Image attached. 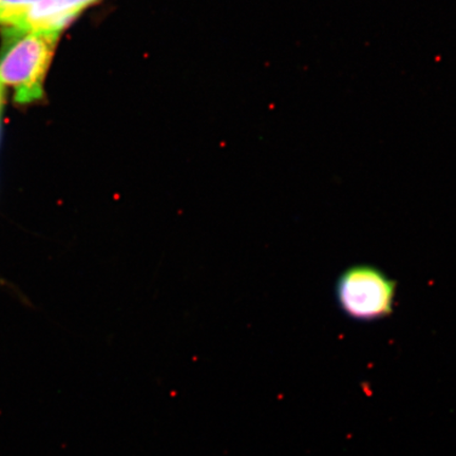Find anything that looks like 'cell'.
Returning a JSON list of instances; mask_svg holds the SVG:
<instances>
[{
	"label": "cell",
	"instance_id": "obj_1",
	"mask_svg": "<svg viewBox=\"0 0 456 456\" xmlns=\"http://www.w3.org/2000/svg\"><path fill=\"white\" fill-rule=\"evenodd\" d=\"M61 33L41 28H4L0 49V85L14 90V101H41L44 82Z\"/></svg>",
	"mask_w": 456,
	"mask_h": 456
},
{
	"label": "cell",
	"instance_id": "obj_2",
	"mask_svg": "<svg viewBox=\"0 0 456 456\" xmlns=\"http://www.w3.org/2000/svg\"><path fill=\"white\" fill-rule=\"evenodd\" d=\"M395 296L396 282L369 265L349 267L336 284L340 310L357 322H376L390 316Z\"/></svg>",
	"mask_w": 456,
	"mask_h": 456
},
{
	"label": "cell",
	"instance_id": "obj_3",
	"mask_svg": "<svg viewBox=\"0 0 456 456\" xmlns=\"http://www.w3.org/2000/svg\"><path fill=\"white\" fill-rule=\"evenodd\" d=\"M101 0H39L32 5L19 27L61 33L86 9Z\"/></svg>",
	"mask_w": 456,
	"mask_h": 456
},
{
	"label": "cell",
	"instance_id": "obj_4",
	"mask_svg": "<svg viewBox=\"0 0 456 456\" xmlns=\"http://www.w3.org/2000/svg\"><path fill=\"white\" fill-rule=\"evenodd\" d=\"M39 0H0V26L19 27L28 11Z\"/></svg>",
	"mask_w": 456,
	"mask_h": 456
}]
</instances>
